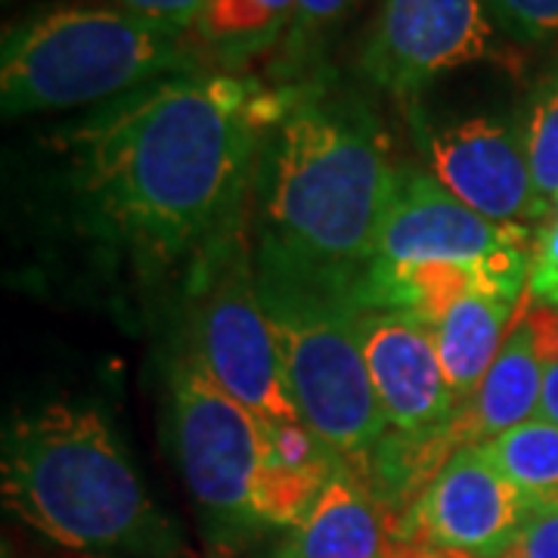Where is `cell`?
<instances>
[{"label": "cell", "instance_id": "22", "mask_svg": "<svg viewBox=\"0 0 558 558\" xmlns=\"http://www.w3.org/2000/svg\"><path fill=\"white\" fill-rule=\"evenodd\" d=\"M357 0H292V20L286 28V47L292 57H307L336 22H341Z\"/></svg>", "mask_w": 558, "mask_h": 558}, {"label": "cell", "instance_id": "4", "mask_svg": "<svg viewBox=\"0 0 558 558\" xmlns=\"http://www.w3.org/2000/svg\"><path fill=\"white\" fill-rule=\"evenodd\" d=\"M199 72V60L156 22L119 7H57L7 28L0 53L3 116L119 100L140 87Z\"/></svg>", "mask_w": 558, "mask_h": 558}, {"label": "cell", "instance_id": "25", "mask_svg": "<svg viewBox=\"0 0 558 558\" xmlns=\"http://www.w3.org/2000/svg\"><path fill=\"white\" fill-rule=\"evenodd\" d=\"M499 558H558V512H531Z\"/></svg>", "mask_w": 558, "mask_h": 558}, {"label": "cell", "instance_id": "1", "mask_svg": "<svg viewBox=\"0 0 558 558\" xmlns=\"http://www.w3.org/2000/svg\"><path fill=\"white\" fill-rule=\"evenodd\" d=\"M289 102L255 78L190 72L102 106L57 149L90 227L143 267L199 274L240 236L260 143Z\"/></svg>", "mask_w": 558, "mask_h": 558}, {"label": "cell", "instance_id": "16", "mask_svg": "<svg viewBox=\"0 0 558 558\" xmlns=\"http://www.w3.org/2000/svg\"><path fill=\"white\" fill-rule=\"evenodd\" d=\"M521 299L524 295L478 289L469 299L459 301L435 326V344L457 413L465 410L478 395L481 381L490 373L499 348L512 329L509 323L519 314Z\"/></svg>", "mask_w": 558, "mask_h": 558}, {"label": "cell", "instance_id": "15", "mask_svg": "<svg viewBox=\"0 0 558 558\" xmlns=\"http://www.w3.org/2000/svg\"><path fill=\"white\" fill-rule=\"evenodd\" d=\"M478 289H497L524 295L527 286L509 282L494 270L478 264L459 260H398L373 264L369 277L363 279L357 295V311H400L428 323L432 329L447 317L459 301L469 299Z\"/></svg>", "mask_w": 558, "mask_h": 558}, {"label": "cell", "instance_id": "5", "mask_svg": "<svg viewBox=\"0 0 558 558\" xmlns=\"http://www.w3.org/2000/svg\"><path fill=\"white\" fill-rule=\"evenodd\" d=\"M255 277L304 425L336 457L363 465L388 425L363 357L357 307L277 274Z\"/></svg>", "mask_w": 558, "mask_h": 558}, {"label": "cell", "instance_id": "24", "mask_svg": "<svg viewBox=\"0 0 558 558\" xmlns=\"http://www.w3.org/2000/svg\"><path fill=\"white\" fill-rule=\"evenodd\" d=\"M109 7H119L131 16H140L146 22H156L161 28L183 35L199 25L202 3L205 0H106Z\"/></svg>", "mask_w": 558, "mask_h": 558}, {"label": "cell", "instance_id": "14", "mask_svg": "<svg viewBox=\"0 0 558 558\" xmlns=\"http://www.w3.org/2000/svg\"><path fill=\"white\" fill-rule=\"evenodd\" d=\"M363 475L341 462L277 558H385L395 543L391 515Z\"/></svg>", "mask_w": 558, "mask_h": 558}, {"label": "cell", "instance_id": "3", "mask_svg": "<svg viewBox=\"0 0 558 558\" xmlns=\"http://www.w3.org/2000/svg\"><path fill=\"white\" fill-rule=\"evenodd\" d=\"M0 490L22 524L65 549L106 558L180 556L178 527L90 407L57 400L13 418L3 432Z\"/></svg>", "mask_w": 558, "mask_h": 558}, {"label": "cell", "instance_id": "18", "mask_svg": "<svg viewBox=\"0 0 558 558\" xmlns=\"http://www.w3.org/2000/svg\"><path fill=\"white\" fill-rule=\"evenodd\" d=\"M292 20V0H205L196 32L223 65L274 47Z\"/></svg>", "mask_w": 558, "mask_h": 558}, {"label": "cell", "instance_id": "20", "mask_svg": "<svg viewBox=\"0 0 558 558\" xmlns=\"http://www.w3.org/2000/svg\"><path fill=\"white\" fill-rule=\"evenodd\" d=\"M521 140L539 199L553 205L558 199V72L534 87L521 121Z\"/></svg>", "mask_w": 558, "mask_h": 558}, {"label": "cell", "instance_id": "8", "mask_svg": "<svg viewBox=\"0 0 558 558\" xmlns=\"http://www.w3.org/2000/svg\"><path fill=\"white\" fill-rule=\"evenodd\" d=\"M534 236L524 227H502L459 202L435 174L398 168L381 218L376 264L388 260H459L527 286Z\"/></svg>", "mask_w": 558, "mask_h": 558}, {"label": "cell", "instance_id": "13", "mask_svg": "<svg viewBox=\"0 0 558 558\" xmlns=\"http://www.w3.org/2000/svg\"><path fill=\"white\" fill-rule=\"evenodd\" d=\"M558 363V307L539 304L524 292L512 329L499 348L478 395L444 428L453 453L487 444L527 418L539 416L546 376Z\"/></svg>", "mask_w": 558, "mask_h": 558}, {"label": "cell", "instance_id": "26", "mask_svg": "<svg viewBox=\"0 0 558 558\" xmlns=\"http://www.w3.org/2000/svg\"><path fill=\"white\" fill-rule=\"evenodd\" d=\"M385 558H462V556L444 553V549H435V546H422V543H400V539H395V543L388 546Z\"/></svg>", "mask_w": 558, "mask_h": 558}, {"label": "cell", "instance_id": "9", "mask_svg": "<svg viewBox=\"0 0 558 558\" xmlns=\"http://www.w3.org/2000/svg\"><path fill=\"white\" fill-rule=\"evenodd\" d=\"M497 57V20L484 0H381L360 69L381 90L413 97L453 69Z\"/></svg>", "mask_w": 558, "mask_h": 558}, {"label": "cell", "instance_id": "17", "mask_svg": "<svg viewBox=\"0 0 558 558\" xmlns=\"http://www.w3.org/2000/svg\"><path fill=\"white\" fill-rule=\"evenodd\" d=\"M267 459L255 494L264 527H295L344 459L336 457L307 425H264Z\"/></svg>", "mask_w": 558, "mask_h": 558}, {"label": "cell", "instance_id": "2", "mask_svg": "<svg viewBox=\"0 0 558 558\" xmlns=\"http://www.w3.org/2000/svg\"><path fill=\"white\" fill-rule=\"evenodd\" d=\"M258 270L357 307L398 168L369 112L292 94L270 146Z\"/></svg>", "mask_w": 558, "mask_h": 558}, {"label": "cell", "instance_id": "27", "mask_svg": "<svg viewBox=\"0 0 558 558\" xmlns=\"http://www.w3.org/2000/svg\"><path fill=\"white\" fill-rule=\"evenodd\" d=\"M539 416L549 418L558 425V363L549 369L546 376V388H543V407H539Z\"/></svg>", "mask_w": 558, "mask_h": 558}, {"label": "cell", "instance_id": "10", "mask_svg": "<svg viewBox=\"0 0 558 558\" xmlns=\"http://www.w3.org/2000/svg\"><path fill=\"white\" fill-rule=\"evenodd\" d=\"M527 506L484 444L462 447L440 465L391 534L462 558H499L527 519Z\"/></svg>", "mask_w": 558, "mask_h": 558}, {"label": "cell", "instance_id": "23", "mask_svg": "<svg viewBox=\"0 0 558 558\" xmlns=\"http://www.w3.org/2000/svg\"><path fill=\"white\" fill-rule=\"evenodd\" d=\"M527 292L539 304L558 307V199L549 205V215L534 233V258H531V277Z\"/></svg>", "mask_w": 558, "mask_h": 558}, {"label": "cell", "instance_id": "7", "mask_svg": "<svg viewBox=\"0 0 558 558\" xmlns=\"http://www.w3.org/2000/svg\"><path fill=\"white\" fill-rule=\"evenodd\" d=\"M196 348L208 376L264 425H304L242 236L199 270Z\"/></svg>", "mask_w": 558, "mask_h": 558}, {"label": "cell", "instance_id": "12", "mask_svg": "<svg viewBox=\"0 0 558 558\" xmlns=\"http://www.w3.org/2000/svg\"><path fill=\"white\" fill-rule=\"evenodd\" d=\"M360 344L385 425L410 440L440 435L457 403L444 379L435 329L400 311H357Z\"/></svg>", "mask_w": 558, "mask_h": 558}, {"label": "cell", "instance_id": "19", "mask_svg": "<svg viewBox=\"0 0 558 558\" xmlns=\"http://www.w3.org/2000/svg\"><path fill=\"white\" fill-rule=\"evenodd\" d=\"M499 472L512 481L527 512H558V425L527 418L484 444Z\"/></svg>", "mask_w": 558, "mask_h": 558}, {"label": "cell", "instance_id": "6", "mask_svg": "<svg viewBox=\"0 0 558 558\" xmlns=\"http://www.w3.org/2000/svg\"><path fill=\"white\" fill-rule=\"evenodd\" d=\"M171 413L180 469L202 515L230 537L258 527V494L267 428L248 407L230 398L190 351L171 379Z\"/></svg>", "mask_w": 558, "mask_h": 558}, {"label": "cell", "instance_id": "21", "mask_svg": "<svg viewBox=\"0 0 558 558\" xmlns=\"http://www.w3.org/2000/svg\"><path fill=\"white\" fill-rule=\"evenodd\" d=\"M494 20L515 38L543 44L558 40V0H484Z\"/></svg>", "mask_w": 558, "mask_h": 558}, {"label": "cell", "instance_id": "11", "mask_svg": "<svg viewBox=\"0 0 558 558\" xmlns=\"http://www.w3.org/2000/svg\"><path fill=\"white\" fill-rule=\"evenodd\" d=\"M432 174L481 218L502 227L543 223L549 205L539 199L527 165L521 128L490 116L459 121H418Z\"/></svg>", "mask_w": 558, "mask_h": 558}]
</instances>
